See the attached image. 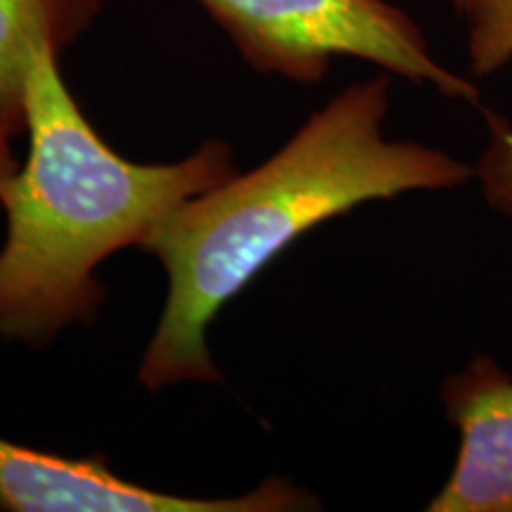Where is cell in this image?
Wrapping results in <instances>:
<instances>
[{
  "label": "cell",
  "instance_id": "1",
  "mask_svg": "<svg viewBox=\"0 0 512 512\" xmlns=\"http://www.w3.org/2000/svg\"><path fill=\"white\" fill-rule=\"evenodd\" d=\"M389 74L351 83L247 174L185 200L140 245L169 278L138 366L147 392L221 382L207 332L230 299L320 223L406 192L475 181V166L439 147L384 136Z\"/></svg>",
  "mask_w": 512,
  "mask_h": 512
},
{
  "label": "cell",
  "instance_id": "6",
  "mask_svg": "<svg viewBox=\"0 0 512 512\" xmlns=\"http://www.w3.org/2000/svg\"><path fill=\"white\" fill-rule=\"evenodd\" d=\"M107 0H0V126L12 138L27 131V72L31 53L55 55L91 29Z\"/></svg>",
  "mask_w": 512,
  "mask_h": 512
},
{
  "label": "cell",
  "instance_id": "3",
  "mask_svg": "<svg viewBox=\"0 0 512 512\" xmlns=\"http://www.w3.org/2000/svg\"><path fill=\"white\" fill-rule=\"evenodd\" d=\"M261 74L311 86L335 57H356L387 74L479 105V88L432 55L418 24L387 0H195Z\"/></svg>",
  "mask_w": 512,
  "mask_h": 512
},
{
  "label": "cell",
  "instance_id": "2",
  "mask_svg": "<svg viewBox=\"0 0 512 512\" xmlns=\"http://www.w3.org/2000/svg\"><path fill=\"white\" fill-rule=\"evenodd\" d=\"M60 55L31 53L29 155L0 197L8 233L0 247V339L48 347L88 325L105 302L100 264L138 247L166 214L235 174L233 150L207 140L169 164L114 152L62 79Z\"/></svg>",
  "mask_w": 512,
  "mask_h": 512
},
{
  "label": "cell",
  "instance_id": "5",
  "mask_svg": "<svg viewBox=\"0 0 512 512\" xmlns=\"http://www.w3.org/2000/svg\"><path fill=\"white\" fill-rule=\"evenodd\" d=\"M460 434L456 465L427 503L430 512H512V375L477 354L441 384Z\"/></svg>",
  "mask_w": 512,
  "mask_h": 512
},
{
  "label": "cell",
  "instance_id": "9",
  "mask_svg": "<svg viewBox=\"0 0 512 512\" xmlns=\"http://www.w3.org/2000/svg\"><path fill=\"white\" fill-rule=\"evenodd\" d=\"M12 136L0 126V197H3L5 188H8L10 178L17 174L19 164L15 152H12Z\"/></svg>",
  "mask_w": 512,
  "mask_h": 512
},
{
  "label": "cell",
  "instance_id": "4",
  "mask_svg": "<svg viewBox=\"0 0 512 512\" xmlns=\"http://www.w3.org/2000/svg\"><path fill=\"white\" fill-rule=\"evenodd\" d=\"M320 501L271 477L242 496L197 498L128 482L100 458H67L0 437V510L10 512H302Z\"/></svg>",
  "mask_w": 512,
  "mask_h": 512
},
{
  "label": "cell",
  "instance_id": "7",
  "mask_svg": "<svg viewBox=\"0 0 512 512\" xmlns=\"http://www.w3.org/2000/svg\"><path fill=\"white\" fill-rule=\"evenodd\" d=\"M467 24V60L475 76L512 62V0H451Z\"/></svg>",
  "mask_w": 512,
  "mask_h": 512
},
{
  "label": "cell",
  "instance_id": "8",
  "mask_svg": "<svg viewBox=\"0 0 512 512\" xmlns=\"http://www.w3.org/2000/svg\"><path fill=\"white\" fill-rule=\"evenodd\" d=\"M489 140L475 164V181L491 209L512 216V124L494 112H484Z\"/></svg>",
  "mask_w": 512,
  "mask_h": 512
}]
</instances>
